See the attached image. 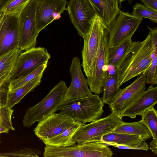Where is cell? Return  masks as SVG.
Instances as JSON below:
<instances>
[{
  "mask_svg": "<svg viewBox=\"0 0 157 157\" xmlns=\"http://www.w3.org/2000/svg\"><path fill=\"white\" fill-rule=\"evenodd\" d=\"M152 52L151 39L149 34L142 41L132 42L128 53L116 70L118 88L147 70L151 62Z\"/></svg>",
  "mask_w": 157,
  "mask_h": 157,
  "instance_id": "6da1fadb",
  "label": "cell"
},
{
  "mask_svg": "<svg viewBox=\"0 0 157 157\" xmlns=\"http://www.w3.org/2000/svg\"><path fill=\"white\" fill-rule=\"evenodd\" d=\"M104 103L99 96L92 94L61 105L59 110L60 111V113L85 124L100 118L104 112Z\"/></svg>",
  "mask_w": 157,
  "mask_h": 157,
  "instance_id": "7a4b0ae2",
  "label": "cell"
},
{
  "mask_svg": "<svg viewBox=\"0 0 157 157\" xmlns=\"http://www.w3.org/2000/svg\"><path fill=\"white\" fill-rule=\"evenodd\" d=\"M67 88L65 82L60 81L41 101L28 108L23 119L24 127H30L35 122L59 111Z\"/></svg>",
  "mask_w": 157,
  "mask_h": 157,
  "instance_id": "3957f363",
  "label": "cell"
},
{
  "mask_svg": "<svg viewBox=\"0 0 157 157\" xmlns=\"http://www.w3.org/2000/svg\"><path fill=\"white\" fill-rule=\"evenodd\" d=\"M113 152L101 141H93L57 147L46 146L44 157H111Z\"/></svg>",
  "mask_w": 157,
  "mask_h": 157,
  "instance_id": "277c9868",
  "label": "cell"
},
{
  "mask_svg": "<svg viewBox=\"0 0 157 157\" xmlns=\"http://www.w3.org/2000/svg\"><path fill=\"white\" fill-rule=\"evenodd\" d=\"M105 25L102 19L95 14L91 20L88 31L83 37L84 46L82 51V66L87 77L93 75L101 32Z\"/></svg>",
  "mask_w": 157,
  "mask_h": 157,
  "instance_id": "5b68a950",
  "label": "cell"
},
{
  "mask_svg": "<svg viewBox=\"0 0 157 157\" xmlns=\"http://www.w3.org/2000/svg\"><path fill=\"white\" fill-rule=\"evenodd\" d=\"M124 121L113 112L107 117L99 118L86 124H83L73 138L77 143L93 141H101L104 134L113 132Z\"/></svg>",
  "mask_w": 157,
  "mask_h": 157,
  "instance_id": "8992f818",
  "label": "cell"
},
{
  "mask_svg": "<svg viewBox=\"0 0 157 157\" xmlns=\"http://www.w3.org/2000/svg\"><path fill=\"white\" fill-rule=\"evenodd\" d=\"M109 49L108 29L107 25H105L101 32L93 75L87 77L86 79L90 91L96 94H100L102 92L104 82L107 74Z\"/></svg>",
  "mask_w": 157,
  "mask_h": 157,
  "instance_id": "52a82bcc",
  "label": "cell"
},
{
  "mask_svg": "<svg viewBox=\"0 0 157 157\" xmlns=\"http://www.w3.org/2000/svg\"><path fill=\"white\" fill-rule=\"evenodd\" d=\"M143 20L120 10L107 26L109 47L115 46L132 37Z\"/></svg>",
  "mask_w": 157,
  "mask_h": 157,
  "instance_id": "ba28073f",
  "label": "cell"
},
{
  "mask_svg": "<svg viewBox=\"0 0 157 157\" xmlns=\"http://www.w3.org/2000/svg\"><path fill=\"white\" fill-rule=\"evenodd\" d=\"M146 75L142 74L131 84L119 90L108 104L112 112L122 118L124 112L143 94L146 90Z\"/></svg>",
  "mask_w": 157,
  "mask_h": 157,
  "instance_id": "9c48e42d",
  "label": "cell"
},
{
  "mask_svg": "<svg viewBox=\"0 0 157 157\" xmlns=\"http://www.w3.org/2000/svg\"><path fill=\"white\" fill-rule=\"evenodd\" d=\"M36 0H29L19 14L20 31L19 48L27 50L35 47L39 33L36 27Z\"/></svg>",
  "mask_w": 157,
  "mask_h": 157,
  "instance_id": "30bf717a",
  "label": "cell"
},
{
  "mask_svg": "<svg viewBox=\"0 0 157 157\" xmlns=\"http://www.w3.org/2000/svg\"><path fill=\"white\" fill-rule=\"evenodd\" d=\"M50 58L47 49L44 47H35L21 52L12 72L11 81L32 72L48 61Z\"/></svg>",
  "mask_w": 157,
  "mask_h": 157,
  "instance_id": "8fae6325",
  "label": "cell"
},
{
  "mask_svg": "<svg viewBox=\"0 0 157 157\" xmlns=\"http://www.w3.org/2000/svg\"><path fill=\"white\" fill-rule=\"evenodd\" d=\"M66 10L71 21L82 38L87 33L95 13L88 0H69Z\"/></svg>",
  "mask_w": 157,
  "mask_h": 157,
  "instance_id": "7c38bea8",
  "label": "cell"
},
{
  "mask_svg": "<svg viewBox=\"0 0 157 157\" xmlns=\"http://www.w3.org/2000/svg\"><path fill=\"white\" fill-rule=\"evenodd\" d=\"M69 70L71 82L67 89L61 105L92 94L82 72L78 57L75 56L73 58Z\"/></svg>",
  "mask_w": 157,
  "mask_h": 157,
  "instance_id": "4fadbf2b",
  "label": "cell"
},
{
  "mask_svg": "<svg viewBox=\"0 0 157 157\" xmlns=\"http://www.w3.org/2000/svg\"><path fill=\"white\" fill-rule=\"evenodd\" d=\"M76 121L65 114L54 113L38 121L33 131L42 141L57 135Z\"/></svg>",
  "mask_w": 157,
  "mask_h": 157,
  "instance_id": "5bb4252c",
  "label": "cell"
},
{
  "mask_svg": "<svg viewBox=\"0 0 157 157\" xmlns=\"http://www.w3.org/2000/svg\"><path fill=\"white\" fill-rule=\"evenodd\" d=\"M20 27L19 14H5L0 29V57L11 50L19 48Z\"/></svg>",
  "mask_w": 157,
  "mask_h": 157,
  "instance_id": "9a60e30c",
  "label": "cell"
},
{
  "mask_svg": "<svg viewBox=\"0 0 157 157\" xmlns=\"http://www.w3.org/2000/svg\"><path fill=\"white\" fill-rule=\"evenodd\" d=\"M67 0H36V19L38 31H40L54 20L53 13L59 11L62 13L66 10Z\"/></svg>",
  "mask_w": 157,
  "mask_h": 157,
  "instance_id": "2e32d148",
  "label": "cell"
},
{
  "mask_svg": "<svg viewBox=\"0 0 157 157\" xmlns=\"http://www.w3.org/2000/svg\"><path fill=\"white\" fill-rule=\"evenodd\" d=\"M157 102V87L151 85L122 114L133 119L141 116L147 110L153 108Z\"/></svg>",
  "mask_w": 157,
  "mask_h": 157,
  "instance_id": "e0dca14e",
  "label": "cell"
},
{
  "mask_svg": "<svg viewBox=\"0 0 157 157\" xmlns=\"http://www.w3.org/2000/svg\"><path fill=\"white\" fill-rule=\"evenodd\" d=\"M101 141L108 146L111 145L123 149H129L145 141L138 136L113 132L103 135Z\"/></svg>",
  "mask_w": 157,
  "mask_h": 157,
  "instance_id": "ac0fdd59",
  "label": "cell"
},
{
  "mask_svg": "<svg viewBox=\"0 0 157 157\" xmlns=\"http://www.w3.org/2000/svg\"><path fill=\"white\" fill-rule=\"evenodd\" d=\"M108 26L120 10L117 0H88Z\"/></svg>",
  "mask_w": 157,
  "mask_h": 157,
  "instance_id": "d6986e66",
  "label": "cell"
},
{
  "mask_svg": "<svg viewBox=\"0 0 157 157\" xmlns=\"http://www.w3.org/2000/svg\"><path fill=\"white\" fill-rule=\"evenodd\" d=\"M83 124L76 121L59 134L48 139L42 140L46 146L60 147L71 146L76 144L73 137Z\"/></svg>",
  "mask_w": 157,
  "mask_h": 157,
  "instance_id": "ffe728a7",
  "label": "cell"
},
{
  "mask_svg": "<svg viewBox=\"0 0 157 157\" xmlns=\"http://www.w3.org/2000/svg\"><path fill=\"white\" fill-rule=\"evenodd\" d=\"M43 75L37 76L24 85L11 91H8L6 103L4 105L11 109L27 94L40 84Z\"/></svg>",
  "mask_w": 157,
  "mask_h": 157,
  "instance_id": "44dd1931",
  "label": "cell"
},
{
  "mask_svg": "<svg viewBox=\"0 0 157 157\" xmlns=\"http://www.w3.org/2000/svg\"><path fill=\"white\" fill-rule=\"evenodd\" d=\"M113 132L138 136L145 141L152 137L150 131L141 120L132 122H123Z\"/></svg>",
  "mask_w": 157,
  "mask_h": 157,
  "instance_id": "7402d4cb",
  "label": "cell"
},
{
  "mask_svg": "<svg viewBox=\"0 0 157 157\" xmlns=\"http://www.w3.org/2000/svg\"><path fill=\"white\" fill-rule=\"evenodd\" d=\"M132 42L131 38H129L115 46L109 47L108 65L113 66L116 70L118 69L129 51Z\"/></svg>",
  "mask_w": 157,
  "mask_h": 157,
  "instance_id": "603a6c76",
  "label": "cell"
},
{
  "mask_svg": "<svg viewBox=\"0 0 157 157\" xmlns=\"http://www.w3.org/2000/svg\"><path fill=\"white\" fill-rule=\"evenodd\" d=\"M141 120L147 127L151 132L152 140L150 147H157V112L154 107L145 111L141 116Z\"/></svg>",
  "mask_w": 157,
  "mask_h": 157,
  "instance_id": "cb8c5ba5",
  "label": "cell"
},
{
  "mask_svg": "<svg viewBox=\"0 0 157 157\" xmlns=\"http://www.w3.org/2000/svg\"><path fill=\"white\" fill-rule=\"evenodd\" d=\"M120 88H118L117 86L116 72L114 74L108 73L102 86L103 94L101 98L103 103L108 105Z\"/></svg>",
  "mask_w": 157,
  "mask_h": 157,
  "instance_id": "d4e9b609",
  "label": "cell"
},
{
  "mask_svg": "<svg viewBox=\"0 0 157 157\" xmlns=\"http://www.w3.org/2000/svg\"><path fill=\"white\" fill-rule=\"evenodd\" d=\"M21 51L16 48L0 57V76L13 71Z\"/></svg>",
  "mask_w": 157,
  "mask_h": 157,
  "instance_id": "484cf974",
  "label": "cell"
},
{
  "mask_svg": "<svg viewBox=\"0 0 157 157\" xmlns=\"http://www.w3.org/2000/svg\"><path fill=\"white\" fill-rule=\"evenodd\" d=\"M48 62V61L45 62L34 70L28 74L11 80L9 82L8 91H11L16 89L24 85L37 76L43 75L47 66Z\"/></svg>",
  "mask_w": 157,
  "mask_h": 157,
  "instance_id": "4316f807",
  "label": "cell"
},
{
  "mask_svg": "<svg viewBox=\"0 0 157 157\" xmlns=\"http://www.w3.org/2000/svg\"><path fill=\"white\" fill-rule=\"evenodd\" d=\"M132 14L137 18H146L157 23V11L141 3H136L133 6Z\"/></svg>",
  "mask_w": 157,
  "mask_h": 157,
  "instance_id": "83f0119b",
  "label": "cell"
},
{
  "mask_svg": "<svg viewBox=\"0 0 157 157\" xmlns=\"http://www.w3.org/2000/svg\"><path fill=\"white\" fill-rule=\"evenodd\" d=\"M29 0H10L3 7L1 11L6 15L10 14H19Z\"/></svg>",
  "mask_w": 157,
  "mask_h": 157,
  "instance_id": "f1b7e54d",
  "label": "cell"
},
{
  "mask_svg": "<svg viewBox=\"0 0 157 157\" xmlns=\"http://www.w3.org/2000/svg\"><path fill=\"white\" fill-rule=\"evenodd\" d=\"M157 55L152 59L151 63L147 70L143 74L146 76V83L151 85L157 84Z\"/></svg>",
  "mask_w": 157,
  "mask_h": 157,
  "instance_id": "f546056e",
  "label": "cell"
},
{
  "mask_svg": "<svg viewBox=\"0 0 157 157\" xmlns=\"http://www.w3.org/2000/svg\"><path fill=\"white\" fill-rule=\"evenodd\" d=\"M41 152L37 149L30 148L24 147L19 150H15L12 152L3 153L5 157H39Z\"/></svg>",
  "mask_w": 157,
  "mask_h": 157,
  "instance_id": "4dcf8cb0",
  "label": "cell"
},
{
  "mask_svg": "<svg viewBox=\"0 0 157 157\" xmlns=\"http://www.w3.org/2000/svg\"><path fill=\"white\" fill-rule=\"evenodd\" d=\"M149 30V34L150 35L152 47V52L151 58L152 59L157 55V29L156 27L153 28L147 26Z\"/></svg>",
  "mask_w": 157,
  "mask_h": 157,
  "instance_id": "1f68e13d",
  "label": "cell"
},
{
  "mask_svg": "<svg viewBox=\"0 0 157 157\" xmlns=\"http://www.w3.org/2000/svg\"><path fill=\"white\" fill-rule=\"evenodd\" d=\"M13 71H10L0 76V92L2 87L10 81Z\"/></svg>",
  "mask_w": 157,
  "mask_h": 157,
  "instance_id": "d6a6232c",
  "label": "cell"
},
{
  "mask_svg": "<svg viewBox=\"0 0 157 157\" xmlns=\"http://www.w3.org/2000/svg\"><path fill=\"white\" fill-rule=\"evenodd\" d=\"M147 7L157 11V0H140Z\"/></svg>",
  "mask_w": 157,
  "mask_h": 157,
  "instance_id": "836d02e7",
  "label": "cell"
},
{
  "mask_svg": "<svg viewBox=\"0 0 157 157\" xmlns=\"http://www.w3.org/2000/svg\"><path fill=\"white\" fill-rule=\"evenodd\" d=\"M5 109V107L4 105L1 106L0 104V125L2 126L3 122V117Z\"/></svg>",
  "mask_w": 157,
  "mask_h": 157,
  "instance_id": "e575fe53",
  "label": "cell"
},
{
  "mask_svg": "<svg viewBox=\"0 0 157 157\" xmlns=\"http://www.w3.org/2000/svg\"><path fill=\"white\" fill-rule=\"evenodd\" d=\"M5 14L4 12H0V29L4 21Z\"/></svg>",
  "mask_w": 157,
  "mask_h": 157,
  "instance_id": "d590c367",
  "label": "cell"
},
{
  "mask_svg": "<svg viewBox=\"0 0 157 157\" xmlns=\"http://www.w3.org/2000/svg\"><path fill=\"white\" fill-rule=\"evenodd\" d=\"M10 129L0 125V134L2 133H7Z\"/></svg>",
  "mask_w": 157,
  "mask_h": 157,
  "instance_id": "8d00e7d4",
  "label": "cell"
},
{
  "mask_svg": "<svg viewBox=\"0 0 157 157\" xmlns=\"http://www.w3.org/2000/svg\"><path fill=\"white\" fill-rule=\"evenodd\" d=\"M10 0H0V12Z\"/></svg>",
  "mask_w": 157,
  "mask_h": 157,
  "instance_id": "74e56055",
  "label": "cell"
},
{
  "mask_svg": "<svg viewBox=\"0 0 157 157\" xmlns=\"http://www.w3.org/2000/svg\"><path fill=\"white\" fill-rule=\"evenodd\" d=\"M128 0V1H130V0H117L118 3H121L122 2H123L125 1Z\"/></svg>",
  "mask_w": 157,
  "mask_h": 157,
  "instance_id": "f35d334b",
  "label": "cell"
},
{
  "mask_svg": "<svg viewBox=\"0 0 157 157\" xmlns=\"http://www.w3.org/2000/svg\"></svg>",
  "mask_w": 157,
  "mask_h": 157,
  "instance_id": "ab89813d",
  "label": "cell"
},
{
  "mask_svg": "<svg viewBox=\"0 0 157 157\" xmlns=\"http://www.w3.org/2000/svg\"><path fill=\"white\" fill-rule=\"evenodd\" d=\"M1 141H0V143Z\"/></svg>",
  "mask_w": 157,
  "mask_h": 157,
  "instance_id": "60d3db41",
  "label": "cell"
}]
</instances>
